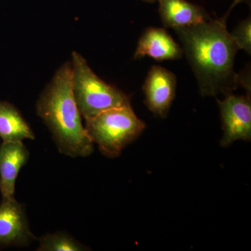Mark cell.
Wrapping results in <instances>:
<instances>
[{
	"label": "cell",
	"instance_id": "cell-1",
	"mask_svg": "<svg viewBox=\"0 0 251 251\" xmlns=\"http://www.w3.org/2000/svg\"><path fill=\"white\" fill-rule=\"evenodd\" d=\"M227 18L209 19L175 28L183 51L192 68L202 97L232 94L240 85L234 69L239 50L226 25Z\"/></svg>",
	"mask_w": 251,
	"mask_h": 251
},
{
	"label": "cell",
	"instance_id": "cell-2",
	"mask_svg": "<svg viewBox=\"0 0 251 251\" xmlns=\"http://www.w3.org/2000/svg\"><path fill=\"white\" fill-rule=\"evenodd\" d=\"M36 112L52 133L59 152L72 158L87 157L94 143L82 125L72 84V62L59 68L41 94Z\"/></svg>",
	"mask_w": 251,
	"mask_h": 251
},
{
	"label": "cell",
	"instance_id": "cell-3",
	"mask_svg": "<svg viewBox=\"0 0 251 251\" xmlns=\"http://www.w3.org/2000/svg\"><path fill=\"white\" fill-rule=\"evenodd\" d=\"M85 120L91 140L98 145L100 152L112 158L120 156L146 128L130 105L109 109Z\"/></svg>",
	"mask_w": 251,
	"mask_h": 251
},
{
	"label": "cell",
	"instance_id": "cell-4",
	"mask_svg": "<svg viewBox=\"0 0 251 251\" xmlns=\"http://www.w3.org/2000/svg\"><path fill=\"white\" fill-rule=\"evenodd\" d=\"M73 92L81 115L85 119L109 109L130 105L129 97L115 86L104 82L78 52H72Z\"/></svg>",
	"mask_w": 251,
	"mask_h": 251
},
{
	"label": "cell",
	"instance_id": "cell-5",
	"mask_svg": "<svg viewBox=\"0 0 251 251\" xmlns=\"http://www.w3.org/2000/svg\"><path fill=\"white\" fill-rule=\"evenodd\" d=\"M223 123V148L238 140H251V100L250 96L226 95L224 100L217 99Z\"/></svg>",
	"mask_w": 251,
	"mask_h": 251
},
{
	"label": "cell",
	"instance_id": "cell-6",
	"mask_svg": "<svg viewBox=\"0 0 251 251\" xmlns=\"http://www.w3.org/2000/svg\"><path fill=\"white\" fill-rule=\"evenodd\" d=\"M34 239L24 206L15 198H1L0 247H26Z\"/></svg>",
	"mask_w": 251,
	"mask_h": 251
},
{
	"label": "cell",
	"instance_id": "cell-7",
	"mask_svg": "<svg viewBox=\"0 0 251 251\" xmlns=\"http://www.w3.org/2000/svg\"><path fill=\"white\" fill-rule=\"evenodd\" d=\"M176 77L166 68L154 65L143 85L145 103L157 116L166 118L175 98Z\"/></svg>",
	"mask_w": 251,
	"mask_h": 251
},
{
	"label": "cell",
	"instance_id": "cell-8",
	"mask_svg": "<svg viewBox=\"0 0 251 251\" xmlns=\"http://www.w3.org/2000/svg\"><path fill=\"white\" fill-rule=\"evenodd\" d=\"M29 158L23 141L3 142L0 145V193L1 198H14L16 179Z\"/></svg>",
	"mask_w": 251,
	"mask_h": 251
},
{
	"label": "cell",
	"instance_id": "cell-9",
	"mask_svg": "<svg viewBox=\"0 0 251 251\" xmlns=\"http://www.w3.org/2000/svg\"><path fill=\"white\" fill-rule=\"evenodd\" d=\"M183 54L182 49L166 29L150 27L140 36L134 58L148 56L157 61L175 60L181 58Z\"/></svg>",
	"mask_w": 251,
	"mask_h": 251
},
{
	"label": "cell",
	"instance_id": "cell-10",
	"mask_svg": "<svg viewBox=\"0 0 251 251\" xmlns=\"http://www.w3.org/2000/svg\"><path fill=\"white\" fill-rule=\"evenodd\" d=\"M158 12L164 27H187L211 19L204 9L186 0H158Z\"/></svg>",
	"mask_w": 251,
	"mask_h": 251
},
{
	"label": "cell",
	"instance_id": "cell-11",
	"mask_svg": "<svg viewBox=\"0 0 251 251\" xmlns=\"http://www.w3.org/2000/svg\"><path fill=\"white\" fill-rule=\"evenodd\" d=\"M0 138L3 142L34 140L30 126L13 104L0 101Z\"/></svg>",
	"mask_w": 251,
	"mask_h": 251
},
{
	"label": "cell",
	"instance_id": "cell-12",
	"mask_svg": "<svg viewBox=\"0 0 251 251\" xmlns=\"http://www.w3.org/2000/svg\"><path fill=\"white\" fill-rule=\"evenodd\" d=\"M38 251H84L87 248L66 232L48 234L39 239Z\"/></svg>",
	"mask_w": 251,
	"mask_h": 251
},
{
	"label": "cell",
	"instance_id": "cell-13",
	"mask_svg": "<svg viewBox=\"0 0 251 251\" xmlns=\"http://www.w3.org/2000/svg\"><path fill=\"white\" fill-rule=\"evenodd\" d=\"M230 34L238 49L244 50L248 54H251V17L239 23Z\"/></svg>",
	"mask_w": 251,
	"mask_h": 251
},
{
	"label": "cell",
	"instance_id": "cell-14",
	"mask_svg": "<svg viewBox=\"0 0 251 251\" xmlns=\"http://www.w3.org/2000/svg\"><path fill=\"white\" fill-rule=\"evenodd\" d=\"M242 2H246L248 4L251 5V0H234L233 3L231 5L230 8H229L227 12L226 13V14L229 15L231 11L233 9V8L236 6V5L240 4V3Z\"/></svg>",
	"mask_w": 251,
	"mask_h": 251
},
{
	"label": "cell",
	"instance_id": "cell-15",
	"mask_svg": "<svg viewBox=\"0 0 251 251\" xmlns=\"http://www.w3.org/2000/svg\"><path fill=\"white\" fill-rule=\"evenodd\" d=\"M143 1H147V2H155L156 1H158V0H143Z\"/></svg>",
	"mask_w": 251,
	"mask_h": 251
}]
</instances>
